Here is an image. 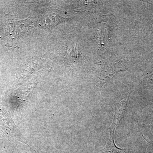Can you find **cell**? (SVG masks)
<instances>
[{"label":"cell","instance_id":"6da1fadb","mask_svg":"<svg viewBox=\"0 0 153 153\" xmlns=\"http://www.w3.org/2000/svg\"><path fill=\"white\" fill-rule=\"evenodd\" d=\"M129 97L130 94L125 96L116 104L114 115L111 125L109 128L110 131H115L119 125L120 122L124 116Z\"/></svg>","mask_w":153,"mask_h":153},{"label":"cell","instance_id":"7a4b0ae2","mask_svg":"<svg viewBox=\"0 0 153 153\" xmlns=\"http://www.w3.org/2000/svg\"><path fill=\"white\" fill-rule=\"evenodd\" d=\"M120 71V69L116 67H107L102 70L99 76V80L96 84L99 88H101L105 83L109 80L117 72Z\"/></svg>","mask_w":153,"mask_h":153},{"label":"cell","instance_id":"3957f363","mask_svg":"<svg viewBox=\"0 0 153 153\" xmlns=\"http://www.w3.org/2000/svg\"><path fill=\"white\" fill-rule=\"evenodd\" d=\"M114 131H110L109 140L106 145L102 151L101 153H126L128 149H120L115 144L114 141Z\"/></svg>","mask_w":153,"mask_h":153},{"label":"cell","instance_id":"277c9868","mask_svg":"<svg viewBox=\"0 0 153 153\" xmlns=\"http://www.w3.org/2000/svg\"><path fill=\"white\" fill-rule=\"evenodd\" d=\"M50 23L47 24V26L49 27V28H51L55 27V25L54 24L55 23V25H57L58 23H60V21L61 22V17L57 16L55 14H53V15H50V16L48 17L47 19H46V23L47 22H51Z\"/></svg>","mask_w":153,"mask_h":153}]
</instances>
